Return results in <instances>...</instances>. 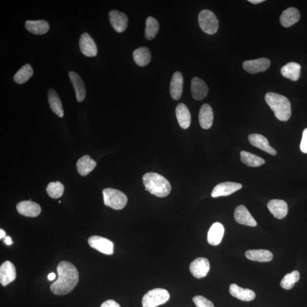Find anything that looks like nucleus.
Wrapping results in <instances>:
<instances>
[{"label": "nucleus", "instance_id": "f257e3e1", "mask_svg": "<svg viewBox=\"0 0 307 307\" xmlns=\"http://www.w3.org/2000/svg\"><path fill=\"white\" fill-rule=\"evenodd\" d=\"M57 272L58 278L51 285V291L57 295L68 294L78 282L77 269L71 263L62 261L58 265Z\"/></svg>", "mask_w": 307, "mask_h": 307}, {"label": "nucleus", "instance_id": "f03ea898", "mask_svg": "<svg viewBox=\"0 0 307 307\" xmlns=\"http://www.w3.org/2000/svg\"><path fill=\"white\" fill-rule=\"evenodd\" d=\"M265 100L274 112L276 118L281 121L288 120L291 115V105L288 98L278 94L269 92L265 95Z\"/></svg>", "mask_w": 307, "mask_h": 307}, {"label": "nucleus", "instance_id": "7ed1b4c3", "mask_svg": "<svg viewBox=\"0 0 307 307\" xmlns=\"http://www.w3.org/2000/svg\"><path fill=\"white\" fill-rule=\"evenodd\" d=\"M143 183L146 191L159 197L168 196L172 186L165 177L155 173H148L143 176Z\"/></svg>", "mask_w": 307, "mask_h": 307}, {"label": "nucleus", "instance_id": "20e7f679", "mask_svg": "<svg viewBox=\"0 0 307 307\" xmlns=\"http://www.w3.org/2000/svg\"><path fill=\"white\" fill-rule=\"evenodd\" d=\"M104 202L106 206L115 210L123 209L128 202V198L124 193L118 190L106 189L102 191Z\"/></svg>", "mask_w": 307, "mask_h": 307}, {"label": "nucleus", "instance_id": "39448f33", "mask_svg": "<svg viewBox=\"0 0 307 307\" xmlns=\"http://www.w3.org/2000/svg\"><path fill=\"white\" fill-rule=\"evenodd\" d=\"M170 298V293L166 289H153L143 296L142 300V307H156L168 302Z\"/></svg>", "mask_w": 307, "mask_h": 307}, {"label": "nucleus", "instance_id": "423d86ee", "mask_svg": "<svg viewBox=\"0 0 307 307\" xmlns=\"http://www.w3.org/2000/svg\"><path fill=\"white\" fill-rule=\"evenodd\" d=\"M199 25L204 32L213 35L217 32L218 21L216 15L209 10H203L198 17Z\"/></svg>", "mask_w": 307, "mask_h": 307}, {"label": "nucleus", "instance_id": "0eeeda50", "mask_svg": "<svg viewBox=\"0 0 307 307\" xmlns=\"http://www.w3.org/2000/svg\"><path fill=\"white\" fill-rule=\"evenodd\" d=\"M88 242L91 247L102 253L107 255L114 253V244L107 238L98 235H92L88 238Z\"/></svg>", "mask_w": 307, "mask_h": 307}, {"label": "nucleus", "instance_id": "6e6552de", "mask_svg": "<svg viewBox=\"0 0 307 307\" xmlns=\"http://www.w3.org/2000/svg\"><path fill=\"white\" fill-rule=\"evenodd\" d=\"M210 269L209 261L206 258H197L191 263L190 270L191 274L198 279L206 276Z\"/></svg>", "mask_w": 307, "mask_h": 307}, {"label": "nucleus", "instance_id": "1a4fd4ad", "mask_svg": "<svg viewBox=\"0 0 307 307\" xmlns=\"http://www.w3.org/2000/svg\"><path fill=\"white\" fill-rule=\"evenodd\" d=\"M269 66H270V61L265 58L247 60L243 63L244 69L248 73L252 74L264 72L268 69Z\"/></svg>", "mask_w": 307, "mask_h": 307}, {"label": "nucleus", "instance_id": "9d476101", "mask_svg": "<svg viewBox=\"0 0 307 307\" xmlns=\"http://www.w3.org/2000/svg\"><path fill=\"white\" fill-rule=\"evenodd\" d=\"M109 20L113 27L118 33H122L127 28L128 18L124 13L112 10L109 13Z\"/></svg>", "mask_w": 307, "mask_h": 307}, {"label": "nucleus", "instance_id": "9b49d317", "mask_svg": "<svg viewBox=\"0 0 307 307\" xmlns=\"http://www.w3.org/2000/svg\"><path fill=\"white\" fill-rule=\"evenodd\" d=\"M242 184L238 183L227 182L217 184L211 192L213 197L227 196L242 189Z\"/></svg>", "mask_w": 307, "mask_h": 307}, {"label": "nucleus", "instance_id": "f8f14e48", "mask_svg": "<svg viewBox=\"0 0 307 307\" xmlns=\"http://www.w3.org/2000/svg\"><path fill=\"white\" fill-rule=\"evenodd\" d=\"M79 47L81 53L88 57H94L97 54V47L94 40L87 33L81 36L79 39Z\"/></svg>", "mask_w": 307, "mask_h": 307}, {"label": "nucleus", "instance_id": "ddd939ff", "mask_svg": "<svg viewBox=\"0 0 307 307\" xmlns=\"http://www.w3.org/2000/svg\"><path fill=\"white\" fill-rule=\"evenodd\" d=\"M15 266L11 262L7 261L3 262L0 267V283L3 286H6L13 282L16 278Z\"/></svg>", "mask_w": 307, "mask_h": 307}, {"label": "nucleus", "instance_id": "4468645a", "mask_svg": "<svg viewBox=\"0 0 307 307\" xmlns=\"http://www.w3.org/2000/svg\"><path fill=\"white\" fill-rule=\"evenodd\" d=\"M16 208L20 214L26 217H37L41 212L39 205L31 200L21 201L17 205Z\"/></svg>", "mask_w": 307, "mask_h": 307}, {"label": "nucleus", "instance_id": "2eb2a0df", "mask_svg": "<svg viewBox=\"0 0 307 307\" xmlns=\"http://www.w3.org/2000/svg\"><path fill=\"white\" fill-rule=\"evenodd\" d=\"M234 216L235 220L238 224L252 227H256L257 225V221L251 216L247 208L242 205L235 208Z\"/></svg>", "mask_w": 307, "mask_h": 307}, {"label": "nucleus", "instance_id": "dca6fc26", "mask_svg": "<svg viewBox=\"0 0 307 307\" xmlns=\"http://www.w3.org/2000/svg\"><path fill=\"white\" fill-rule=\"evenodd\" d=\"M191 94L196 100H203L208 93V87L205 81L201 78L194 77L191 80Z\"/></svg>", "mask_w": 307, "mask_h": 307}, {"label": "nucleus", "instance_id": "f3484780", "mask_svg": "<svg viewBox=\"0 0 307 307\" xmlns=\"http://www.w3.org/2000/svg\"><path fill=\"white\" fill-rule=\"evenodd\" d=\"M249 141L252 146L263 150L269 154L275 155L276 150L269 145L268 139L264 135L258 134H252L249 135Z\"/></svg>", "mask_w": 307, "mask_h": 307}, {"label": "nucleus", "instance_id": "a211bd4d", "mask_svg": "<svg viewBox=\"0 0 307 307\" xmlns=\"http://www.w3.org/2000/svg\"><path fill=\"white\" fill-rule=\"evenodd\" d=\"M268 208L273 216L278 219H283L288 213V204L284 200H271L268 203Z\"/></svg>", "mask_w": 307, "mask_h": 307}, {"label": "nucleus", "instance_id": "6ab92c4d", "mask_svg": "<svg viewBox=\"0 0 307 307\" xmlns=\"http://www.w3.org/2000/svg\"><path fill=\"white\" fill-rule=\"evenodd\" d=\"M224 227L220 223H215L208 231L207 240L211 245L217 246L221 243L224 234Z\"/></svg>", "mask_w": 307, "mask_h": 307}, {"label": "nucleus", "instance_id": "aec40b11", "mask_svg": "<svg viewBox=\"0 0 307 307\" xmlns=\"http://www.w3.org/2000/svg\"><path fill=\"white\" fill-rule=\"evenodd\" d=\"M183 77L180 72L174 73L170 83V94L173 100H179L182 96Z\"/></svg>", "mask_w": 307, "mask_h": 307}, {"label": "nucleus", "instance_id": "412c9836", "mask_svg": "<svg viewBox=\"0 0 307 307\" xmlns=\"http://www.w3.org/2000/svg\"><path fill=\"white\" fill-rule=\"evenodd\" d=\"M69 77L70 80L74 85L75 92H76L77 99V101H83L86 95V89L83 80L77 73L74 71L70 72Z\"/></svg>", "mask_w": 307, "mask_h": 307}, {"label": "nucleus", "instance_id": "4be33fe9", "mask_svg": "<svg viewBox=\"0 0 307 307\" xmlns=\"http://www.w3.org/2000/svg\"><path fill=\"white\" fill-rule=\"evenodd\" d=\"M230 292L232 296L242 301L250 302L255 298V293L252 290L241 288L236 284L230 286Z\"/></svg>", "mask_w": 307, "mask_h": 307}, {"label": "nucleus", "instance_id": "5701e85b", "mask_svg": "<svg viewBox=\"0 0 307 307\" xmlns=\"http://www.w3.org/2000/svg\"><path fill=\"white\" fill-rule=\"evenodd\" d=\"M201 127L204 129H210L213 124V112L209 104H205L200 108L199 115Z\"/></svg>", "mask_w": 307, "mask_h": 307}, {"label": "nucleus", "instance_id": "b1692460", "mask_svg": "<svg viewBox=\"0 0 307 307\" xmlns=\"http://www.w3.org/2000/svg\"><path fill=\"white\" fill-rule=\"evenodd\" d=\"M25 27L27 31L36 35H42L49 32V24L45 20H27Z\"/></svg>", "mask_w": 307, "mask_h": 307}, {"label": "nucleus", "instance_id": "393cba45", "mask_svg": "<svg viewBox=\"0 0 307 307\" xmlns=\"http://www.w3.org/2000/svg\"><path fill=\"white\" fill-rule=\"evenodd\" d=\"M97 163L88 155L82 156L77 160V169L81 176H86L96 166Z\"/></svg>", "mask_w": 307, "mask_h": 307}, {"label": "nucleus", "instance_id": "a878e982", "mask_svg": "<svg viewBox=\"0 0 307 307\" xmlns=\"http://www.w3.org/2000/svg\"><path fill=\"white\" fill-rule=\"evenodd\" d=\"M300 19L299 10L295 8H289L283 12L280 17V22L283 27H289L298 22Z\"/></svg>", "mask_w": 307, "mask_h": 307}, {"label": "nucleus", "instance_id": "bb28decb", "mask_svg": "<svg viewBox=\"0 0 307 307\" xmlns=\"http://www.w3.org/2000/svg\"><path fill=\"white\" fill-rule=\"evenodd\" d=\"M176 115L181 128L187 129L191 124V114L187 106L180 103L176 108Z\"/></svg>", "mask_w": 307, "mask_h": 307}, {"label": "nucleus", "instance_id": "cd10ccee", "mask_svg": "<svg viewBox=\"0 0 307 307\" xmlns=\"http://www.w3.org/2000/svg\"><path fill=\"white\" fill-rule=\"evenodd\" d=\"M245 256L249 260L260 262H269L273 258L272 252L264 249L248 250L246 252Z\"/></svg>", "mask_w": 307, "mask_h": 307}, {"label": "nucleus", "instance_id": "c85d7f7f", "mask_svg": "<svg viewBox=\"0 0 307 307\" xmlns=\"http://www.w3.org/2000/svg\"><path fill=\"white\" fill-rule=\"evenodd\" d=\"M47 95L48 100H49L51 110L57 115L59 116V117H63L64 111L62 104H61L60 99L57 92L54 89L51 88L48 92Z\"/></svg>", "mask_w": 307, "mask_h": 307}, {"label": "nucleus", "instance_id": "c756f323", "mask_svg": "<svg viewBox=\"0 0 307 307\" xmlns=\"http://www.w3.org/2000/svg\"><path fill=\"white\" fill-rule=\"evenodd\" d=\"M133 59L140 67H145L151 61L152 55L148 48L141 47L133 52Z\"/></svg>", "mask_w": 307, "mask_h": 307}, {"label": "nucleus", "instance_id": "7c9ffc66", "mask_svg": "<svg viewBox=\"0 0 307 307\" xmlns=\"http://www.w3.org/2000/svg\"><path fill=\"white\" fill-rule=\"evenodd\" d=\"M301 66L295 62L288 63L283 66L281 69V74L283 77L289 78L292 81L299 79Z\"/></svg>", "mask_w": 307, "mask_h": 307}, {"label": "nucleus", "instance_id": "2f4dec72", "mask_svg": "<svg viewBox=\"0 0 307 307\" xmlns=\"http://www.w3.org/2000/svg\"><path fill=\"white\" fill-rule=\"evenodd\" d=\"M241 160L242 163L250 167H259L264 165L265 160L261 157L248 152L242 151L240 153Z\"/></svg>", "mask_w": 307, "mask_h": 307}, {"label": "nucleus", "instance_id": "473e14b6", "mask_svg": "<svg viewBox=\"0 0 307 307\" xmlns=\"http://www.w3.org/2000/svg\"><path fill=\"white\" fill-rule=\"evenodd\" d=\"M159 23L155 18L149 17L146 20L145 36L146 39L152 40L156 37L159 31Z\"/></svg>", "mask_w": 307, "mask_h": 307}, {"label": "nucleus", "instance_id": "72a5a7b5", "mask_svg": "<svg viewBox=\"0 0 307 307\" xmlns=\"http://www.w3.org/2000/svg\"><path fill=\"white\" fill-rule=\"evenodd\" d=\"M33 70L30 64H26L24 65L14 77V80L17 83L22 84L25 83L26 81L30 79V78L33 76Z\"/></svg>", "mask_w": 307, "mask_h": 307}, {"label": "nucleus", "instance_id": "f704fd0d", "mask_svg": "<svg viewBox=\"0 0 307 307\" xmlns=\"http://www.w3.org/2000/svg\"><path fill=\"white\" fill-rule=\"evenodd\" d=\"M299 279V272L297 270L293 271L285 276L281 281V286L285 289H291L294 286L295 283L298 282Z\"/></svg>", "mask_w": 307, "mask_h": 307}, {"label": "nucleus", "instance_id": "c9c22d12", "mask_svg": "<svg viewBox=\"0 0 307 307\" xmlns=\"http://www.w3.org/2000/svg\"><path fill=\"white\" fill-rule=\"evenodd\" d=\"M64 190L63 184L59 182L50 183L46 189L48 194L53 199H58L62 196Z\"/></svg>", "mask_w": 307, "mask_h": 307}, {"label": "nucleus", "instance_id": "e433bc0d", "mask_svg": "<svg viewBox=\"0 0 307 307\" xmlns=\"http://www.w3.org/2000/svg\"><path fill=\"white\" fill-rule=\"evenodd\" d=\"M193 302L197 307H214L212 302L203 296H194Z\"/></svg>", "mask_w": 307, "mask_h": 307}, {"label": "nucleus", "instance_id": "4c0bfd02", "mask_svg": "<svg viewBox=\"0 0 307 307\" xmlns=\"http://www.w3.org/2000/svg\"><path fill=\"white\" fill-rule=\"evenodd\" d=\"M300 148L303 153L307 154V128L304 130Z\"/></svg>", "mask_w": 307, "mask_h": 307}, {"label": "nucleus", "instance_id": "58836bf2", "mask_svg": "<svg viewBox=\"0 0 307 307\" xmlns=\"http://www.w3.org/2000/svg\"><path fill=\"white\" fill-rule=\"evenodd\" d=\"M100 307H121L118 303L114 300H108L102 304Z\"/></svg>", "mask_w": 307, "mask_h": 307}, {"label": "nucleus", "instance_id": "ea45409f", "mask_svg": "<svg viewBox=\"0 0 307 307\" xmlns=\"http://www.w3.org/2000/svg\"><path fill=\"white\" fill-rule=\"evenodd\" d=\"M56 278V274L54 272H51L50 274H49L47 276L48 279L50 281H54L55 279Z\"/></svg>", "mask_w": 307, "mask_h": 307}, {"label": "nucleus", "instance_id": "a19ab883", "mask_svg": "<svg viewBox=\"0 0 307 307\" xmlns=\"http://www.w3.org/2000/svg\"><path fill=\"white\" fill-rule=\"evenodd\" d=\"M4 242L7 245H10L13 244L12 238L9 236L5 237Z\"/></svg>", "mask_w": 307, "mask_h": 307}, {"label": "nucleus", "instance_id": "79ce46f5", "mask_svg": "<svg viewBox=\"0 0 307 307\" xmlns=\"http://www.w3.org/2000/svg\"><path fill=\"white\" fill-rule=\"evenodd\" d=\"M248 1L253 3V4H258V3L264 2L265 1V0H249Z\"/></svg>", "mask_w": 307, "mask_h": 307}, {"label": "nucleus", "instance_id": "37998d69", "mask_svg": "<svg viewBox=\"0 0 307 307\" xmlns=\"http://www.w3.org/2000/svg\"><path fill=\"white\" fill-rule=\"evenodd\" d=\"M6 233L4 230H0V239H2L3 238L5 237Z\"/></svg>", "mask_w": 307, "mask_h": 307}]
</instances>
